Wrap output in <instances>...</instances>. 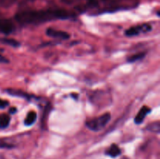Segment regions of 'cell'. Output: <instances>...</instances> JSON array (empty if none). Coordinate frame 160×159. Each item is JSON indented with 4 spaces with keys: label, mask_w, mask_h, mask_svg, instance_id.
Listing matches in <instances>:
<instances>
[{
    "label": "cell",
    "mask_w": 160,
    "mask_h": 159,
    "mask_svg": "<svg viewBox=\"0 0 160 159\" xmlns=\"http://www.w3.org/2000/svg\"><path fill=\"white\" fill-rule=\"evenodd\" d=\"M145 52H139V53H136V54L132 55L130 57L128 58V62H137V61L141 60V59H143L144 57L145 56Z\"/></svg>",
    "instance_id": "13"
},
{
    "label": "cell",
    "mask_w": 160,
    "mask_h": 159,
    "mask_svg": "<svg viewBox=\"0 0 160 159\" xmlns=\"http://www.w3.org/2000/svg\"><path fill=\"white\" fill-rule=\"evenodd\" d=\"M6 92H7L9 94L12 95V96L20 97V98H26V99L28 100H31V97H32L31 94H28L26 92L22 91V90H16V89H8V90H6Z\"/></svg>",
    "instance_id": "8"
},
{
    "label": "cell",
    "mask_w": 160,
    "mask_h": 159,
    "mask_svg": "<svg viewBox=\"0 0 160 159\" xmlns=\"http://www.w3.org/2000/svg\"><path fill=\"white\" fill-rule=\"evenodd\" d=\"M15 31V25L9 19H0V32L2 34H10Z\"/></svg>",
    "instance_id": "5"
},
{
    "label": "cell",
    "mask_w": 160,
    "mask_h": 159,
    "mask_svg": "<svg viewBox=\"0 0 160 159\" xmlns=\"http://www.w3.org/2000/svg\"><path fill=\"white\" fill-rule=\"evenodd\" d=\"M15 147V145L12 143H8V142L5 141L3 140H0V148H3V149H12Z\"/></svg>",
    "instance_id": "15"
},
{
    "label": "cell",
    "mask_w": 160,
    "mask_h": 159,
    "mask_svg": "<svg viewBox=\"0 0 160 159\" xmlns=\"http://www.w3.org/2000/svg\"><path fill=\"white\" fill-rule=\"evenodd\" d=\"M110 118L111 114L109 112H106V113L101 115L100 116L88 120L85 123V125L90 130L97 132V131L102 130L103 128L106 127Z\"/></svg>",
    "instance_id": "2"
},
{
    "label": "cell",
    "mask_w": 160,
    "mask_h": 159,
    "mask_svg": "<svg viewBox=\"0 0 160 159\" xmlns=\"http://www.w3.org/2000/svg\"><path fill=\"white\" fill-rule=\"evenodd\" d=\"M152 26L149 23H142V24L136 25L131 27L128 28L125 31V35L128 37H134V36H138L142 34H145L152 31Z\"/></svg>",
    "instance_id": "3"
},
{
    "label": "cell",
    "mask_w": 160,
    "mask_h": 159,
    "mask_svg": "<svg viewBox=\"0 0 160 159\" xmlns=\"http://www.w3.org/2000/svg\"><path fill=\"white\" fill-rule=\"evenodd\" d=\"M146 129L152 132L155 133H159L160 132V123L159 122H155V123H151L146 126Z\"/></svg>",
    "instance_id": "12"
},
{
    "label": "cell",
    "mask_w": 160,
    "mask_h": 159,
    "mask_svg": "<svg viewBox=\"0 0 160 159\" xmlns=\"http://www.w3.org/2000/svg\"><path fill=\"white\" fill-rule=\"evenodd\" d=\"M36 119H37V113H36L34 111L31 110L27 114L23 123H24L25 126H29L34 124V122L36 121Z\"/></svg>",
    "instance_id": "9"
},
{
    "label": "cell",
    "mask_w": 160,
    "mask_h": 159,
    "mask_svg": "<svg viewBox=\"0 0 160 159\" xmlns=\"http://www.w3.org/2000/svg\"><path fill=\"white\" fill-rule=\"evenodd\" d=\"M10 123V117L9 115L2 114L0 115V129H6Z\"/></svg>",
    "instance_id": "11"
},
{
    "label": "cell",
    "mask_w": 160,
    "mask_h": 159,
    "mask_svg": "<svg viewBox=\"0 0 160 159\" xmlns=\"http://www.w3.org/2000/svg\"><path fill=\"white\" fill-rule=\"evenodd\" d=\"M9 105V102L6 100H3V99H0V108L3 109L5 108L6 107Z\"/></svg>",
    "instance_id": "16"
},
{
    "label": "cell",
    "mask_w": 160,
    "mask_h": 159,
    "mask_svg": "<svg viewBox=\"0 0 160 159\" xmlns=\"http://www.w3.org/2000/svg\"><path fill=\"white\" fill-rule=\"evenodd\" d=\"M17 108L12 107V108H9V113H10V114H15L16 112H17Z\"/></svg>",
    "instance_id": "18"
},
{
    "label": "cell",
    "mask_w": 160,
    "mask_h": 159,
    "mask_svg": "<svg viewBox=\"0 0 160 159\" xmlns=\"http://www.w3.org/2000/svg\"><path fill=\"white\" fill-rule=\"evenodd\" d=\"M106 154L112 157H116L121 154V150L117 144H112L106 151Z\"/></svg>",
    "instance_id": "10"
},
{
    "label": "cell",
    "mask_w": 160,
    "mask_h": 159,
    "mask_svg": "<svg viewBox=\"0 0 160 159\" xmlns=\"http://www.w3.org/2000/svg\"><path fill=\"white\" fill-rule=\"evenodd\" d=\"M151 112V108L148 106L145 105L142 108L139 110V112H138V114L136 115L135 118H134V123L136 124H141L142 122L145 119V116H146L148 114H149Z\"/></svg>",
    "instance_id": "6"
},
{
    "label": "cell",
    "mask_w": 160,
    "mask_h": 159,
    "mask_svg": "<svg viewBox=\"0 0 160 159\" xmlns=\"http://www.w3.org/2000/svg\"><path fill=\"white\" fill-rule=\"evenodd\" d=\"M9 59H6L5 56L2 55L0 54V63H9Z\"/></svg>",
    "instance_id": "17"
},
{
    "label": "cell",
    "mask_w": 160,
    "mask_h": 159,
    "mask_svg": "<svg viewBox=\"0 0 160 159\" xmlns=\"http://www.w3.org/2000/svg\"><path fill=\"white\" fill-rule=\"evenodd\" d=\"M45 34L47 36L53 38H59L62 40H67L70 37V34L69 33L63 31H59V30L53 29V28H47Z\"/></svg>",
    "instance_id": "4"
},
{
    "label": "cell",
    "mask_w": 160,
    "mask_h": 159,
    "mask_svg": "<svg viewBox=\"0 0 160 159\" xmlns=\"http://www.w3.org/2000/svg\"><path fill=\"white\" fill-rule=\"evenodd\" d=\"M0 159H5V158H4V157H2V155H0Z\"/></svg>",
    "instance_id": "19"
},
{
    "label": "cell",
    "mask_w": 160,
    "mask_h": 159,
    "mask_svg": "<svg viewBox=\"0 0 160 159\" xmlns=\"http://www.w3.org/2000/svg\"><path fill=\"white\" fill-rule=\"evenodd\" d=\"M0 43L3 44V45H8V46L12 47V48H19L20 46V41H17L16 39L10 38V37H0Z\"/></svg>",
    "instance_id": "7"
},
{
    "label": "cell",
    "mask_w": 160,
    "mask_h": 159,
    "mask_svg": "<svg viewBox=\"0 0 160 159\" xmlns=\"http://www.w3.org/2000/svg\"><path fill=\"white\" fill-rule=\"evenodd\" d=\"M17 0H0V6L2 8H9L13 6Z\"/></svg>",
    "instance_id": "14"
},
{
    "label": "cell",
    "mask_w": 160,
    "mask_h": 159,
    "mask_svg": "<svg viewBox=\"0 0 160 159\" xmlns=\"http://www.w3.org/2000/svg\"><path fill=\"white\" fill-rule=\"evenodd\" d=\"M73 17L67 10L61 9L45 10H23L17 12L15 20L21 24H40L56 20H67Z\"/></svg>",
    "instance_id": "1"
}]
</instances>
